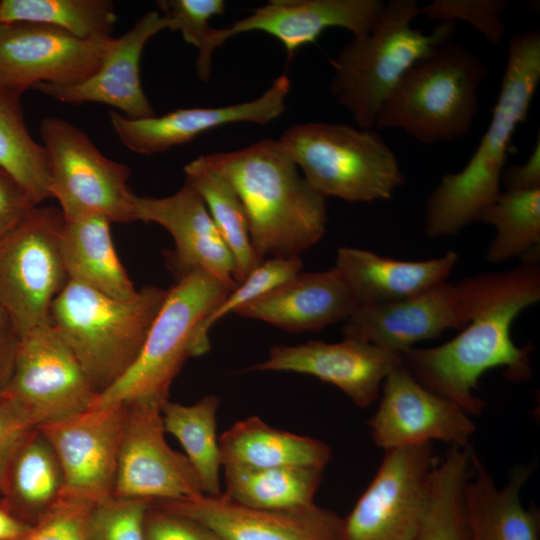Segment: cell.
Returning <instances> with one entry per match:
<instances>
[{
  "mask_svg": "<svg viewBox=\"0 0 540 540\" xmlns=\"http://www.w3.org/2000/svg\"><path fill=\"white\" fill-rule=\"evenodd\" d=\"M382 397L368 425L386 450L443 441L467 446L475 425L455 402L421 385L400 363L385 378Z\"/></svg>",
  "mask_w": 540,
  "mask_h": 540,
  "instance_id": "e0dca14e",
  "label": "cell"
},
{
  "mask_svg": "<svg viewBox=\"0 0 540 540\" xmlns=\"http://www.w3.org/2000/svg\"><path fill=\"white\" fill-rule=\"evenodd\" d=\"M201 156L240 199L261 260L300 256L321 240L328 221L326 198L300 175L278 140Z\"/></svg>",
  "mask_w": 540,
  "mask_h": 540,
  "instance_id": "7a4b0ae2",
  "label": "cell"
},
{
  "mask_svg": "<svg viewBox=\"0 0 540 540\" xmlns=\"http://www.w3.org/2000/svg\"><path fill=\"white\" fill-rule=\"evenodd\" d=\"M157 10L169 22L171 31H180L184 40L203 47L211 30L209 20L225 11L223 0H159Z\"/></svg>",
  "mask_w": 540,
  "mask_h": 540,
  "instance_id": "ab89813d",
  "label": "cell"
},
{
  "mask_svg": "<svg viewBox=\"0 0 540 540\" xmlns=\"http://www.w3.org/2000/svg\"><path fill=\"white\" fill-rule=\"evenodd\" d=\"M467 324L456 283L442 281L417 295L382 304L359 305L343 322L345 338L403 353L448 329Z\"/></svg>",
  "mask_w": 540,
  "mask_h": 540,
  "instance_id": "44dd1931",
  "label": "cell"
},
{
  "mask_svg": "<svg viewBox=\"0 0 540 540\" xmlns=\"http://www.w3.org/2000/svg\"><path fill=\"white\" fill-rule=\"evenodd\" d=\"M126 404L113 497L160 501L203 495L188 458L172 449L165 439L162 405L149 401Z\"/></svg>",
  "mask_w": 540,
  "mask_h": 540,
  "instance_id": "5bb4252c",
  "label": "cell"
},
{
  "mask_svg": "<svg viewBox=\"0 0 540 540\" xmlns=\"http://www.w3.org/2000/svg\"><path fill=\"white\" fill-rule=\"evenodd\" d=\"M420 7L416 0L384 3L373 28L353 36L331 60L330 92L359 128L373 129L385 99L403 74L453 39L456 22H438L429 34L413 28Z\"/></svg>",
  "mask_w": 540,
  "mask_h": 540,
  "instance_id": "277c9868",
  "label": "cell"
},
{
  "mask_svg": "<svg viewBox=\"0 0 540 540\" xmlns=\"http://www.w3.org/2000/svg\"><path fill=\"white\" fill-rule=\"evenodd\" d=\"M167 290L145 286L114 298L68 281L53 301L50 324L74 353L98 395L139 356Z\"/></svg>",
  "mask_w": 540,
  "mask_h": 540,
  "instance_id": "5b68a950",
  "label": "cell"
},
{
  "mask_svg": "<svg viewBox=\"0 0 540 540\" xmlns=\"http://www.w3.org/2000/svg\"><path fill=\"white\" fill-rule=\"evenodd\" d=\"M237 284L193 270L177 278L129 370L98 395L95 406L149 401L163 405L172 382L189 358L207 353L199 340L202 321Z\"/></svg>",
  "mask_w": 540,
  "mask_h": 540,
  "instance_id": "52a82bcc",
  "label": "cell"
},
{
  "mask_svg": "<svg viewBox=\"0 0 540 540\" xmlns=\"http://www.w3.org/2000/svg\"><path fill=\"white\" fill-rule=\"evenodd\" d=\"M300 256L264 259L242 282L238 283L223 301L202 321L199 340L206 352L210 350L209 331L226 315L263 297L302 271Z\"/></svg>",
  "mask_w": 540,
  "mask_h": 540,
  "instance_id": "8d00e7d4",
  "label": "cell"
},
{
  "mask_svg": "<svg viewBox=\"0 0 540 540\" xmlns=\"http://www.w3.org/2000/svg\"><path fill=\"white\" fill-rule=\"evenodd\" d=\"M505 7L503 0H435L420 7V15L438 22L465 21L489 43L500 45L506 35Z\"/></svg>",
  "mask_w": 540,
  "mask_h": 540,
  "instance_id": "f35d334b",
  "label": "cell"
},
{
  "mask_svg": "<svg viewBox=\"0 0 540 540\" xmlns=\"http://www.w3.org/2000/svg\"><path fill=\"white\" fill-rule=\"evenodd\" d=\"M134 207L137 221L159 224L172 236L175 249L167 254V263L177 278L202 270L237 284L233 256L204 200L189 183L185 181L177 192L166 197L134 195Z\"/></svg>",
  "mask_w": 540,
  "mask_h": 540,
  "instance_id": "603a6c76",
  "label": "cell"
},
{
  "mask_svg": "<svg viewBox=\"0 0 540 540\" xmlns=\"http://www.w3.org/2000/svg\"><path fill=\"white\" fill-rule=\"evenodd\" d=\"M323 471L310 467H224L225 490L222 493L233 502L250 508H302L314 504Z\"/></svg>",
  "mask_w": 540,
  "mask_h": 540,
  "instance_id": "f546056e",
  "label": "cell"
},
{
  "mask_svg": "<svg viewBox=\"0 0 540 540\" xmlns=\"http://www.w3.org/2000/svg\"><path fill=\"white\" fill-rule=\"evenodd\" d=\"M487 77L482 60L447 43L415 62L385 99L374 128H401L424 144L467 135Z\"/></svg>",
  "mask_w": 540,
  "mask_h": 540,
  "instance_id": "8992f818",
  "label": "cell"
},
{
  "mask_svg": "<svg viewBox=\"0 0 540 540\" xmlns=\"http://www.w3.org/2000/svg\"><path fill=\"white\" fill-rule=\"evenodd\" d=\"M458 261L455 251L428 260L407 261L343 246L335 267L359 305L393 302L417 295L445 281Z\"/></svg>",
  "mask_w": 540,
  "mask_h": 540,
  "instance_id": "d4e9b609",
  "label": "cell"
},
{
  "mask_svg": "<svg viewBox=\"0 0 540 540\" xmlns=\"http://www.w3.org/2000/svg\"><path fill=\"white\" fill-rule=\"evenodd\" d=\"M153 503L202 523L219 540H343V519L315 503L296 509H256L223 493Z\"/></svg>",
  "mask_w": 540,
  "mask_h": 540,
  "instance_id": "d6986e66",
  "label": "cell"
},
{
  "mask_svg": "<svg viewBox=\"0 0 540 540\" xmlns=\"http://www.w3.org/2000/svg\"><path fill=\"white\" fill-rule=\"evenodd\" d=\"M21 94L0 83V167L25 189L35 205L50 198L45 148L30 134Z\"/></svg>",
  "mask_w": 540,
  "mask_h": 540,
  "instance_id": "d6a6232c",
  "label": "cell"
},
{
  "mask_svg": "<svg viewBox=\"0 0 540 540\" xmlns=\"http://www.w3.org/2000/svg\"><path fill=\"white\" fill-rule=\"evenodd\" d=\"M220 399L206 395L191 405L167 400L161 407L165 432L173 435L185 450L205 495L222 493L221 455L217 436Z\"/></svg>",
  "mask_w": 540,
  "mask_h": 540,
  "instance_id": "1f68e13d",
  "label": "cell"
},
{
  "mask_svg": "<svg viewBox=\"0 0 540 540\" xmlns=\"http://www.w3.org/2000/svg\"><path fill=\"white\" fill-rule=\"evenodd\" d=\"M60 209L36 206L0 241V305L19 335L50 324L55 298L68 283Z\"/></svg>",
  "mask_w": 540,
  "mask_h": 540,
  "instance_id": "30bf717a",
  "label": "cell"
},
{
  "mask_svg": "<svg viewBox=\"0 0 540 540\" xmlns=\"http://www.w3.org/2000/svg\"><path fill=\"white\" fill-rule=\"evenodd\" d=\"M471 467L473 479L468 476L462 493L469 539L540 540V512L536 507L525 508L520 498L532 467L516 466L502 488L495 485L491 473L474 452Z\"/></svg>",
  "mask_w": 540,
  "mask_h": 540,
  "instance_id": "484cf974",
  "label": "cell"
},
{
  "mask_svg": "<svg viewBox=\"0 0 540 540\" xmlns=\"http://www.w3.org/2000/svg\"><path fill=\"white\" fill-rule=\"evenodd\" d=\"M222 467L322 469L332 457L323 441L274 428L258 416L240 420L219 436Z\"/></svg>",
  "mask_w": 540,
  "mask_h": 540,
  "instance_id": "83f0119b",
  "label": "cell"
},
{
  "mask_svg": "<svg viewBox=\"0 0 540 540\" xmlns=\"http://www.w3.org/2000/svg\"><path fill=\"white\" fill-rule=\"evenodd\" d=\"M111 222L102 215L65 220L61 252L69 281L127 299L137 292L115 250Z\"/></svg>",
  "mask_w": 540,
  "mask_h": 540,
  "instance_id": "f1b7e54d",
  "label": "cell"
},
{
  "mask_svg": "<svg viewBox=\"0 0 540 540\" xmlns=\"http://www.w3.org/2000/svg\"><path fill=\"white\" fill-rule=\"evenodd\" d=\"M40 136L48 158L49 195L65 220L102 215L111 223L137 221L125 164L103 155L83 130L58 117L41 121Z\"/></svg>",
  "mask_w": 540,
  "mask_h": 540,
  "instance_id": "9c48e42d",
  "label": "cell"
},
{
  "mask_svg": "<svg viewBox=\"0 0 540 540\" xmlns=\"http://www.w3.org/2000/svg\"><path fill=\"white\" fill-rule=\"evenodd\" d=\"M22 410L0 394V488L8 462L23 436L34 428Z\"/></svg>",
  "mask_w": 540,
  "mask_h": 540,
  "instance_id": "ee69618b",
  "label": "cell"
},
{
  "mask_svg": "<svg viewBox=\"0 0 540 540\" xmlns=\"http://www.w3.org/2000/svg\"><path fill=\"white\" fill-rule=\"evenodd\" d=\"M64 489V472L53 447L37 427L30 429L8 462L0 504L34 525L58 503Z\"/></svg>",
  "mask_w": 540,
  "mask_h": 540,
  "instance_id": "4316f807",
  "label": "cell"
},
{
  "mask_svg": "<svg viewBox=\"0 0 540 540\" xmlns=\"http://www.w3.org/2000/svg\"><path fill=\"white\" fill-rule=\"evenodd\" d=\"M479 221L492 225L495 236L485 255L490 264H500L512 258L537 262L540 245V189L501 191L483 212Z\"/></svg>",
  "mask_w": 540,
  "mask_h": 540,
  "instance_id": "836d02e7",
  "label": "cell"
},
{
  "mask_svg": "<svg viewBox=\"0 0 540 540\" xmlns=\"http://www.w3.org/2000/svg\"><path fill=\"white\" fill-rule=\"evenodd\" d=\"M539 81V31L514 35L508 46L498 100L480 144L465 167L443 176L428 198L424 225L428 236L457 234L479 221L496 200L512 136L527 118Z\"/></svg>",
  "mask_w": 540,
  "mask_h": 540,
  "instance_id": "3957f363",
  "label": "cell"
},
{
  "mask_svg": "<svg viewBox=\"0 0 540 540\" xmlns=\"http://www.w3.org/2000/svg\"><path fill=\"white\" fill-rule=\"evenodd\" d=\"M278 141L305 180L325 198L387 200L405 182L395 154L372 129L300 123L287 129Z\"/></svg>",
  "mask_w": 540,
  "mask_h": 540,
  "instance_id": "ba28073f",
  "label": "cell"
},
{
  "mask_svg": "<svg viewBox=\"0 0 540 540\" xmlns=\"http://www.w3.org/2000/svg\"><path fill=\"white\" fill-rule=\"evenodd\" d=\"M436 460L431 443L386 450L343 519V540H414L428 510Z\"/></svg>",
  "mask_w": 540,
  "mask_h": 540,
  "instance_id": "8fae6325",
  "label": "cell"
},
{
  "mask_svg": "<svg viewBox=\"0 0 540 540\" xmlns=\"http://www.w3.org/2000/svg\"><path fill=\"white\" fill-rule=\"evenodd\" d=\"M117 21L110 0H0V23H38L81 39L110 37Z\"/></svg>",
  "mask_w": 540,
  "mask_h": 540,
  "instance_id": "d590c367",
  "label": "cell"
},
{
  "mask_svg": "<svg viewBox=\"0 0 540 540\" xmlns=\"http://www.w3.org/2000/svg\"><path fill=\"white\" fill-rule=\"evenodd\" d=\"M95 503L63 494L21 540H86L88 515Z\"/></svg>",
  "mask_w": 540,
  "mask_h": 540,
  "instance_id": "60d3db41",
  "label": "cell"
},
{
  "mask_svg": "<svg viewBox=\"0 0 540 540\" xmlns=\"http://www.w3.org/2000/svg\"><path fill=\"white\" fill-rule=\"evenodd\" d=\"M472 447L451 445L431 473L430 501L414 540H470L463 506V486L470 474Z\"/></svg>",
  "mask_w": 540,
  "mask_h": 540,
  "instance_id": "e575fe53",
  "label": "cell"
},
{
  "mask_svg": "<svg viewBox=\"0 0 540 540\" xmlns=\"http://www.w3.org/2000/svg\"><path fill=\"white\" fill-rule=\"evenodd\" d=\"M152 502L111 497L95 503L87 519L86 540H145V516Z\"/></svg>",
  "mask_w": 540,
  "mask_h": 540,
  "instance_id": "74e56055",
  "label": "cell"
},
{
  "mask_svg": "<svg viewBox=\"0 0 540 540\" xmlns=\"http://www.w3.org/2000/svg\"><path fill=\"white\" fill-rule=\"evenodd\" d=\"M37 427L87 410L98 397L72 350L51 324L20 336L5 390Z\"/></svg>",
  "mask_w": 540,
  "mask_h": 540,
  "instance_id": "7c38bea8",
  "label": "cell"
},
{
  "mask_svg": "<svg viewBox=\"0 0 540 540\" xmlns=\"http://www.w3.org/2000/svg\"><path fill=\"white\" fill-rule=\"evenodd\" d=\"M401 363V354L345 338L336 343L309 340L299 345H273L265 361L247 371L294 372L314 376L343 391L359 408L380 396L387 375Z\"/></svg>",
  "mask_w": 540,
  "mask_h": 540,
  "instance_id": "ac0fdd59",
  "label": "cell"
},
{
  "mask_svg": "<svg viewBox=\"0 0 540 540\" xmlns=\"http://www.w3.org/2000/svg\"><path fill=\"white\" fill-rule=\"evenodd\" d=\"M127 412L126 403H110L37 426L61 463L64 494L93 503L113 497Z\"/></svg>",
  "mask_w": 540,
  "mask_h": 540,
  "instance_id": "2e32d148",
  "label": "cell"
},
{
  "mask_svg": "<svg viewBox=\"0 0 540 540\" xmlns=\"http://www.w3.org/2000/svg\"><path fill=\"white\" fill-rule=\"evenodd\" d=\"M501 182L506 190L530 191L540 189V137L528 160L522 164H514L504 168L501 174Z\"/></svg>",
  "mask_w": 540,
  "mask_h": 540,
  "instance_id": "f6af8a7d",
  "label": "cell"
},
{
  "mask_svg": "<svg viewBox=\"0 0 540 540\" xmlns=\"http://www.w3.org/2000/svg\"><path fill=\"white\" fill-rule=\"evenodd\" d=\"M31 527L0 504V540H21Z\"/></svg>",
  "mask_w": 540,
  "mask_h": 540,
  "instance_id": "7dc6e473",
  "label": "cell"
},
{
  "mask_svg": "<svg viewBox=\"0 0 540 540\" xmlns=\"http://www.w3.org/2000/svg\"><path fill=\"white\" fill-rule=\"evenodd\" d=\"M359 306L335 266L299 272L235 314L272 324L287 332L320 331L344 322Z\"/></svg>",
  "mask_w": 540,
  "mask_h": 540,
  "instance_id": "cb8c5ba5",
  "label": "cell"
},
{
  "mask_svg": "<svg viewBox=\"0 0 540 540\" xmlns=\"http://www.w3.org/2000/svg\"><path fill=\"white\" fill-rule=\"evenodd\" d=\"M291 88L286 74L277 77L258 98L222 107L178 108L161 116L128 118L109 112L111 126L119 141L130 151L153 155L188 143L220 126L249 122L265 125L286 109Z\"/></svg>",
  "mask_w": 540,
  "mask_h": 540,
  "instance_id": "ffe728a7",
  "label": "cell"
},
{
  "mask_svg": "<svg viewBox=\"0 0 540 540\" xmlns=\"http://www.w3.org/2000/svg\"><path fill=\"white\" fill-rule=\"evenodd\" d=\"M36 206L14 177L0 167V241L17 228Z\"/></svg>",
  "mask_w": 540,
  "mask_h": 540,
  "instance_id": "7bdbcfd3",
  "label": "cell"
},
{
  "mask_svg": "<svg viewBox=\"0 0 540 540\" xmlns=\"http://www.w3.org/2000/svg\"><path fill=\"white\" fill-rule=\"evenodd\" d=\"M163 30H170L169 22L158 10L148 11L123 35L112 38L88 79L69 86L40 83L32 89L63 103H100L128 118L152 117L156 114L142 88L140 61L146 43Z\"/></svg>",
  "mask_w": 540,
  "mask_h": 540,
  "instance_id": "7402d4cb",
  "label": "cell"
},
{
  "mask_svg": "<svg viewBox=\"0 0 540 540\" xmlns=\"http://www.w3.org/2000/svg\"><path fill=\"white\" fill-rule=\"evenodd\" d=\"M384 3L380 0H272L226 28H211L196 58L198 77L207 82L212 55L231 37L252 31L277 39L290 59L305 45L314 43L328 28H344L353 36L368 33Z\"/></svg>",
  "mask_w": 540,
  "mask_h": 540,
  "instance_id": "4fadbf2b",
  "label": "cell"
},
{
  "mask_svg": "<svg viewBox=\"0 0 540 540\" xmlns=\"http://www.w3.org/2000/svg\"><path fill=\"white\" fill-rule=\"evenodd\" d=\"M112 36L81 39L38 23H0V83L23 94L46 83H81L99 68Z\"/></svg>",
  "mask_w": 540,
  "mask_h": 540,
  "instance_id": "9a60e30c",
  "label": "cell"
},
{
  "mask_svg": "<svg viewBox=\"0 0 540 540\" xmlns=\"http://www.w3.org/2000/svg\"><path fill=\"white\" fill-rule=\"evenodd\" d=\"M456 285L467 324L439 346L406 350L401 363L425 388L479 416L486 402L474 392L486 371L504 368L513 382L532 375V347L517 346L511 327L523 310L540 300V266L523 262L503 272L466 277Z\"/></svg>",
  "mask_w": 540,
  "mask_h": 540,
  "instance_id": "6da1fadb",
  "label": "cell"
},
{
  "mask_svg": "<svg viewBox=\"0 0 540 540\" xmlns=\"http://www.w3.org/2000/svg\"><path fill=\"white\" fill-rule=\"evenodd\" d=\"M145 540H219L205 525L151 503L145 516Z\"/></svg>",
  "mask_w": 540,
  "mask_h": 540,
  "instance_id": "b9f144b4",
  "label": "cell"
},
{
  "mask_svg": "<svg viewBox=\"0 0 540 540\" xmlns=\"http://www.w3.org/2000/svg\"><path fill=\"white\" fill-rule=\"evenodd\" d=\"M20 335L10 316L0 305V394L12 376Z\"/></svg>",
  "mask_w": 540,
  "mask_h": 540,
  "instance_id": "bcb514c9",
  "label": "cell"
},
{
  "mask_svg": "<svg viewBox=\"0 0 540 540\" xmlns=\"http://www.w3.org/2000/svg\"><path fill=\"white\" fill-rule=\"evenodd\" d=\"M186 182L202 197L234 263V280L242 282L263 260L256 254L246 213L230 184L202 156L184 166Z\"/></svg>",
  "mask_w": 540,
  "mask_h": 540,
  "instance_id": "4dcf8cb0",
  "label": "cell"
}]
</instances>
